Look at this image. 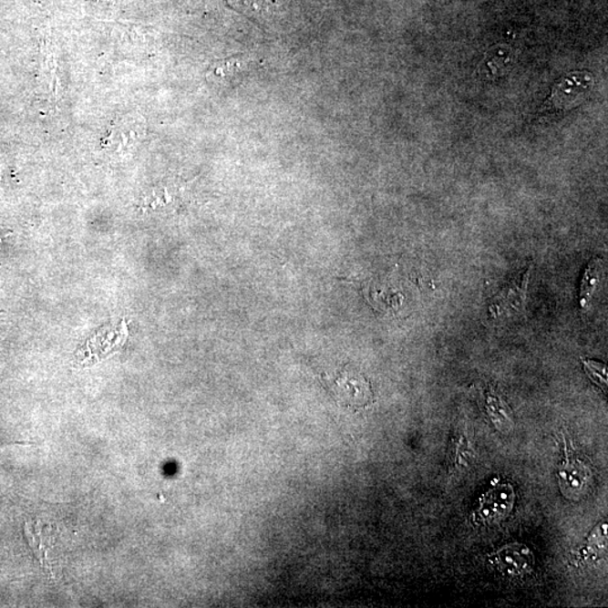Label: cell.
Masks as SVG:
<instances>
[{"label": "cell", "mask_w": 608, "mask_h": 608, "mask_svg": "<svg viewBox=\"0 0 608 608\" xmlns=\"http://www.w3.org/2000/svg\"><path fill=\"white\" fill-rule=\"evenodd\" d=\"M325 389L339 405L351 409H360L371 404L373 394L370 382L360 373L341 370L332 375H323Z\"/></svg>", "instance_id": "obj_1"}, {"label": "cell", "mask_w": 608, "mask_h": 608, "mask_svg": "<svg viewBox=\"0 0 608 608\" xmlns=\"http://www.w3.org/2000/svg\"><path fill=\"white\" fill-rule=\"evenodd\" d=\"M593 86L595 79L590 71H572L555 83L543 109L549 112L571 111L590 96Z\"/></svg>", "instance_id": "obj_2"}, {"label": "cell", "mask_w": 608, "mask_h": 608, "mask_svg": "<svg viewBox=\"0 0 608 608\" xmlns=\"http://www.w3.org/2000/svg\"><path fill=\"white\" fill-rule=\"evenodd\" d=\"M566 444V443H564ZM593 479L591 469L571 448H564V459L558 469L560 490L571 500H579L586 494Z\"/></svg>", "instance_id": "obj_3"}, {"label": "cell", "mask_w": 608, "mask_h": 608, "mask_svg": "<svg viewBox=\"0 0 608 608\" xmlns=\"http://www.w3.org/2000/svg\"><path fill=\"white\" fill-rule=\"evenodd\" d=\"M515 500V489L510 483L492 487L478 501L476 520L479 524L500 523L514 510Z\"/></svg>", "instance_id": "obj_4"}, {"label": "cell", "mask_w": 608, "mask_h": 608, "mask_svg": "<svg viewBox=\"0 0 608 608\" xmlns=\"http://www.w3.org/2000/svg\"><path fill=\"white\" fill-rule=\"evenodd\" d=\"M497 571L510 578H521L532 573L535 557L528 545L510 543L489 555Z\"/></svg>", "instance_id": "obj_5"}, {"label": "cell", "mask_w": 608, "mask_h": 608, "mask_svg": "<svg viewBox=\"0 0 608 608\" xmlns=\"http://www.w3.org/2000/svg\"><path fill=\"white\" fill-rule=\"evenodd\" d=\"M516 54L513 47L507 45H497L486 51L478 66L479 79L492 81L502 78L513 69Z\"/></svg>", "instance_id": "obj_6"}, {"label": "cell", "mask_w": 608, "mask_h": 608, "mask_svg": "<svg viewBox=\"0 0 608 608\" xmlns=\"http://www.w3.org/2000/svg\"><path fill=\"white\" fill-rule=\"evenodd\" d=\"M252 61L242 55L227 57V59L214 62L210 67L209 79L220 85H233L242 81L249 70Z\"/></svg>", "instance_id": "obj_7"}, {"label": "cell", "mask_w": 608, "mask_h": 608, "mask_svg": "<svg viewBox=\"0 0 608 608\" xmlns=\"http://www.w3.org/2000/svg\"><path fill=\"white\" fill-rule=\"evenodd\" d=\"M485 407L488 418L494 424L498 432L507 434L513 429V415L506 402L492 387H488L486 391Z\"/></svg>", "instance_id": "obj_8"}, {"label": "cell", "mask_w": 608, "mask_h": 608, "mask_svg": "<svg viewBox=\"0 0 608 608\" xmlns=\"http://www.w3.org/2000/svg\"><path fill=\"white\" fill-rule=\"evenodd\" d=\"M607 552V524L601 523L588 535L585 545L582 548L583 559L587 562H596Z\"/></svg>", "instance_id": "obj_9"}, {"label": "cell", "mask_w": 608, "mask_h": 608, "mask_svg": "<svg viewBox=\"0 0 608 608\" xmlns=\"http://www.w3.org/2000/svg\"><path fill=\"white\" fill-rule=\"evenodd\" d=\"M601 268L602 264L600 261L592 262L590 266L587 268L585 279H583L582 287L581 303L582 306H586L587 304L590 303L593 292L595 290L598 280H600Z\"/></svg>", "instance_id": "obj_10"}, {"label": "cell", "mask_w": 608, "mask_h": 608, "mask_svg": "<svg viewBox=\"0 0 608 608\" xmlns=\"http://www.w3.org/2000/svg\"><path fill=\"white\" fill-rule=\"evenodd\" d=\"M471 449L466 438L461 437L457 442L456 451H454V462L458 467L468 468L470 466Z\"/></svg>", "instance_id": "obj_11"}, {"label": "cell", "mask_w": 608, "mask_h": 608, "mask_svg": "<svg viewBox=\"0 0 608 608\" xmlns=\"http://www.w3.org/2000/svg\"><path fill=\"white\" fill-rule=\"evenodd\" d=\"M583 364H585V368L588 372V375H590L593 382H595L596 385L602 386L603 389H606L607 375L605 366H602V364L590 361L583 362Z\"/></svg>", "instance_id": "obj_12"}]
</instances>
